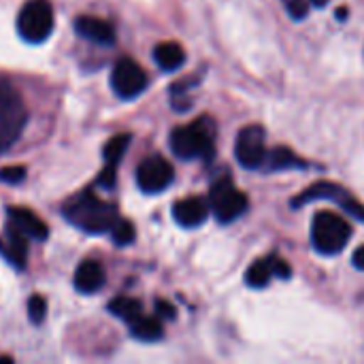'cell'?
Masks as SVG:
<instances>
[{
  "mask_svg": "<svg viewBox=\"0 0 364 364\" xmlns=\"http://www.w3.org/2000/svg\"><path fill=\"white\" fill-rule=\"evenodd\" d=\"M275 275H277L279 279H288V277L292 275V269L288 267L286 260H282V258H277V256L260 258V260H256V262L247 269V273H245V284H247L250 288H264V286H269V282H271Z\"/></svg>",
  "mask_w": 364,
  "mask_h": 364,
  "instance_id": "8fae6325",
  "label": "cell"
},
{
  "mask_svg": "<svg viewBox=\"0 0 364 364\" xmlns=\"http://www.w3.org/2000/svg\"><path fill=\"white\" fill-rule=\"evenodd\" d=\"M346 15H348V11H346V9H339V17H341V19H343V17H346Z\"/></svg>",
  "mask_w": 364,
  "mask_h": 364,
  "instance_id": "f546056e",
  "label": "cell"
},
{
  "mask_svg": "<svg viewBox=\"0 0 364 364\" xmlns=\"http://www.w3.org/2000/svg\"><path fill=\"white\" fill-rule=\"evenodd\" d=\"M64 218L77 226L83 232L90 235H102V232H111V228L115 226V222L119 220L117 215V207L98 198L96 194H92L90 190L79 192L77 196H73L66 205H64Z\"/></svg>",
  "mask_w": 364,
  "mask_h": 364,
  "instance_id": "6da1fadb",
  "label": "cell"
},
{
  "mask_svg": "<svg viewBox=\"0 0 364 364\" xmlns=\"http://www.w3.org/2000/svg\"><path fill=\"white\" fill-rule=\"evenodd\" d=\"M130 134H117V136H113V139H109V143L105 145V149H102V156H105V162L109 164V166H117L119 162H122V158H124V154H126V149H128V145H130Z\"/></svg>",
  "mask_w": 364,
  "mask_h": 364,
  "instance_id": "44dd1931",
  "label": "cell"
},
{
  "mask_svg": "<svg viewBox=\"0 0 364 364\" xmlns=\"http://www.w3.org/2000/svg\"><path fill=\"white\" fill-rule=\"evenodd\" d=\"M130 333H132L134 339L145 341V343L158 341L164 335L162 322L158 318H151V316H139L134 322H130Z\"/></svg>",
  "mask_w": 364,
  "mask_h": 364,
  "instance_id": "d6986e66",
  "label": "cell"
},
{
  "mask_svg": "<svg viewBox=\"0 0 364 364\" xmlns=\"http://www.w3.org/2000/svg\"><path fill=\"white\" fill-rule=\"evenodd\" d=\"M209 213H211L209 203L198 196H188L173 205V218L183 228H198L200 224L207 222Z\"/></svg>",
  "mask_w": 364,
  "mask_h": 364,
  "instance_id": "4fadbf2b",
  "label": "cell"
},
{
  "mask_svg": "<svg viewBox=\"0 0 364 364\" xmlns=\"http://www.w3.org/2000/svg\"><path fill=\"white\" fill-rule=\"evenodd\" d=\"M284 6L288 11V15L292 19H305L309 13V4L307 0H284Z\"/></svg>",
  "mask_w": 364,
  "mask_h": 364,
  "instance_id": "d4e9b609",
  "label": "cell"
},
{
  "mask_svg": "<svg viewBox=\"0 0 364 364\" xmlns=\"http://www.w3.org/2000/svg\"><path fill=\"white\" fill-rule=\"evenodd\" d=\"M23 177H26L23 166H4V168H0V181H4V183H21Z\"/></svg>",
  "mask_w": 364,
  "mask_h": 364,
  "instance_id": "484cf974",
  "label": "cell"
},
{
  "mask_svg": "<svg viewBox=\"0 0 364 364\" xmlns=\"http://www.w3.org/2000/svg\"><path fill=\"white\" fill-rule=\"evenodd\" d=\"M45 314H47V301L41 294L30 296V301H28V318H30V322L41 324L45 320Z\"/></svg>",
  "mask_w": 364,
  "mask_h": 364,
  "instance_id": "603a6c76",
  "label": "cell"
},
{
  "mask_svg": "<svg viewBox=\"0 0 364 364\" xmlns=\"http://www.w3.org/2000/svg\"><path fill=\"white\" fill-rule=\"evenodd\" d=\"M314 6H318V9H322V6H326L328 4V0H309Z\"/></svg>",
  "mask_w": 364,
  "mask_h": 364,
  "instance_id": "f1b7e54d",
  "label": "cell"
},
{
  "mask_svg": "<svg viewBox=\"0 0 364 364\" xmlns=\"http://www.w3.org/2000/svg\"><path fill=\"white\" fill-rule=\"evenodd\" d=\"M109 311H111L115 318H119V320H124L126 324H130V322H134L139 316H143V305H141L136 299L117 296V299H113V301L109 303Z\"/></svg>",
  "mask_w": 364,
  "mask_h": 364,
  "instance_id": "ffe728a7",
  "label": "cell"
},
{
  "mask_svg": "<svg viewBox=\"0 0 364 364\" xmlns=\"http://www.w3.org/2000/svg\"><path fill=\"white\" fill-rule=\"evenodd\" d=\"M6 218H9L6 224L13 226L15 230H19L26 239L45 241L49 237L47 224L32 209H26V207H9L6 209Z\"/></svg>",
  "mask_w": 364,
  "mask_h": 364,
  "instance_id": "7c38bea8",
  "label": "cell"
},
{
  "mask_svg": "<svg viewBox=\"0 0 364 364\" xmlns=\"http://www.w3.org/2000/svg\"><path fill=\"white\" fill-rule=\"evenodd\" d=\"M175 179L173 164L162 156H149L136 166V186L145 194H158L166 190Z\"/></svg>",
  "mask_w": 364,
  "mask_h": 364,
  "instance_id": "30bf717a",
  "label": "cell"
},
{
  "mask_svg": "<svg viewBox=\"0 0 364 364\" xmlns=\"http://www.w3.org/2000/svg\"><path fill=\"white\" fill-rule=\"evenodd\" d=\"M209 207H211V211H213V215H215L218 222L230 224V222H235L237 218H241L247 211L250 200L232 183L230 175H222V177H218L211 183V190H209Z\"/></svg>",
  "mask_w": 364,
  "mask_h": 364,
  "instance_id": "5b68a950",
  "label": "cell"
},
{
  "mask_svg": "<svg viewBox=\"0 0 364 364\" xmlns=\"http://www.w3.org/2000/svg\"><path fill=\"white\" fill-rule=\"evenodd\" d=\"M307 162H303L292 149L288 147H275L267 154L264 171H286V168H305Z\"/></svg>",
  "mask_w": 364,
  "mask_h": 364,
  "instance_id": "ac0fdd59",
  "label": "cell"
},
{
  "mask_svg": "<svg viewBox=\"0 0 364 364\" xmlns=\"http://www.w3.org/2000/svg\"><path fill=\"white\" fill-rule=\"evenodd\" d=\"M320 198H326V200H333L337 203L343 211L352 213L354 218L364 220V205H360L346 188L337 186V183H331V181H318L314 186H309L305 192H301L294 200H292V207H303L311 200H320Z\"/></svg>",
  "mask_w": 364,
  "mask_h": 364,
  "instance_id": "52a82bcc",
  "label": "cell"
},
{
  "mask_svg": "<svg viewBox=\"0 0 364 364\" xmlns=\"http://www.w3.org/2000/svg\"><path fill=\"white\" fill-rule=\"evenodd\" d=\"M0 256L15 269H23L28 260V239L9 224L0 237Z\"/></svg>",
  "mask_w": 364,
  "mask_h": 364,
  "instance_id": "9a60e30c",
  "label": "cell"
},
{
  "mask_svg": "<svg viewBox=\"0 0 364 364\" xmlns=\"http://www.w3.org/2000/svg\"><path fill=\"white\" fill-rule=\"evenodd\" d=\"M154 60L156 64L166 70V73H173L177 68L183 66L186 62V51L179 43H173V41H166V43H160L154 47Z\"/></svg>",
  "mask_w": 364,
  "mask_h": 364,
  "instance_id": "e0dca14e",
  "label": "cell"
},
{
  "mask_svg": "<svg viewBox=\"0 0 364 364\" xmlns=\"http://www.w3.org/2000/svg\"><path fill=\"white\" fill-rule=\"evenodd\" d=\"M147 83H149L147 73L132 58L117 60V64L111 70V87L124 100H130V98H136L139 94H143Z\"/></svg>",
  "mask_w": 364,
  "mask_h": 364,
  "instance_id": "9c48e42d",
  "label": "cell"
},
{
  "mask_svg": "<svg viewBox=\"0 0 364 364\" xmlns=\"http://www.w3.org/2000/svg\"><path fill=\"white\" fill-rule=\"evenodd\" d=\"M267 132L260 124L245 126L235 143V156L243 168L256 171L264 166L267 160Z\"/></svg>",
  "mask_w": 364,
  "mask_h": 364,
  "instance_id": "ba28073f",
  "label": "cell"
},
{
  "mask_svg": "<svg viewBox=\"0 0 364 364\" xmlns=\"http://www.w3.org/2000/svg\"><path fill=\"white\" fill-rule=\"evenodd\" d=\"M171 149L181 160H211L215 154V126L209 117H198L171 132Z\"/></svg>",
  "mask_w": 364,
  "mask_h": 364,
  "instance_id": "7a4b0ae2",
  "label": "cell"
},
{
  "mask_svg": "<svg viewBox=\"0 0 364 364\" xmlns=\"http://www.w3.org/2000/svg\"><path fill=\"white\" fill-rule=\"evenodd\" d=\"M75 32L81 38L96 43V45H113V41H115V28L107 19H100L94 15L77 17L75 19Z\"/></svg>",
  "mask_w": 364,
  "mask_h": 364,
  "instance_id": "5bb4252c",
  "label": "cell"
},
{
  "mask_svg": "<svg viewBox=\"0 0 364 364\" xmlns=\"http://www.w3.org/2000/svg\"><path fill=\"white\" fill-rule=\"evenodd\" d=\"M26 124L28 109L21 94L11 81L0 79V154L9 151L19 141Z\"/></svg>",
  "mask_w": 364,
  "mask_h": 364,
  "instance_id": "3957f363",
  "label": "cell"
},
{
  "mask_svg": "<svg viewBox=\"0 0 364 364\" xmlns=\"http://www.w3.org/2000/svg\"><path fill=\"white\" fill-rule=\"evenodd\" d=\"M156 314L158 318H164V320H173L175 318V307L166 301H156Z\"/></svg>",
  "mask_w": 364,
  "mask_h": 364,
  "instance_id": "4316f807",
  "label": "cell"
},
{
  "mask_svg": "<svg viewBox=\"0 0 364 364\" xmlns=\"http://www.w3.org/2000/svg\"><path fill=\"white\" fill-rule=\"evenodd\" d=\"M55 26L53 6L49 0H28L17 15V32L26 43H43Z\"/></svg>",
  "mask_w": 364,
  "mask_h": 364,
  "instance_id": "8992f818",
  "label": "cell"
},
{
  "mask_svg": "<svg viewBox=\"0 0 364 364\" xmlns=\"http://www.w3.org/2000/svg\"><path fill=\"white\" fill-rule=\"evenodd\" d=\"M352 262H354V267H356V269L364 271V245L363 247H358V250L354 252V256H352Z\"/></svg>",
  "mask_w": 364,
  "mask_h": 364,
  "instance_id": "83f0119b",
  "label": "cell"
},
{
  "mask_svg": "<svg viewBox=\"0 0 364 364\" xmlns=\"http://www.w3.org/2000/svg\"><path fill=\"white\" fill-rule=\"evenodd\" d=\"M115 181H117V166L105 164V168L96 177V186H100L102 190H113L115 188Z\"/></svg>",
  "mask_w": 364,
  "mask_h": 364,
  "instance_id": "cb8c5ba5",
  "label": "cell"
},
{
  "mask_svg": "<svg viewBox=\"0 0 364 364\" xmlns=\"http://www.w3.org/2000/svg\"><path fill=\"white\" fill-rule=\"evenodd\" d=\"M134 237H136V230H134L132 222H128V220H122V218H119V220L115 222V226L111 228V239H113V243L119 245V247L130 245V243L134 241Z\"/></svg>",
  "mask_w": 364,
  "mask_h": 364,
  "instance_id": "7402d4cb",
  "label": "cell"
},
{
  "mask_svg": "<svg viewBox=\"0 0 364 364\" xmlns=\"http://www.w3.org/2000/svg\"><path fill=\"white\" fill-rule=\"evenodd\" d=\"M75 290L81 294H96L105 286V269L96 260H85L75 271Z\"/></svg>",
  "mask_w": 364,
  "mask_h": 364,
  "instance_id": "2e32d148",
  "label": "cell"
},
{
  "mask_svg": "<svg viewBox=\"0 0 364 364\" xmlns=\"http://www.w3.org/2000/svg\"><path fill=\"white\" fill-rule=\"evenodd\" d=\"M352 239V226L335 211H320L311 222V243L324 256H335Z\"/></svg>",
  "mask_w": 364,
  "mask_h": 364,
  "instance_id": "277c9868",
  "label": "cell"
}]
</instances>
